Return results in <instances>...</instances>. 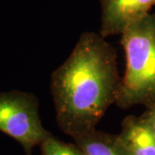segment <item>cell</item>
I'll use <instances>...</instances> for the list:
<instances>
[{"label": "cell", "instance_id": "cell-1", "mask_svg": "<svg viewBox=\"0 0 155 155\" xmlns=\"http://www.w3.org/2000/svg\"><path fill=\"white\" fill-rule=\"evenodd\" d=\"M122 78L116 48L100 34L84 32L50 79L56 122L72 139L96 129L116 104Z\"/></svg>", "mask_w": 155, "mask_h": 155}, {"label": "cell", "instance_id": "cell-2", "mask_svg": "<svg viewBox=\"0 0 155 155\" xmlns=\"http://www.w3.org/2000/svg\"><path fill=\"white\" fill-rule=\"evenodd\" d=\"M122 35L126 70L116 104L122 110L136 105L155 107V14L131 23Z\"/></svg>", "mask_w": 155, "mask_h": 155}, {"label": "cell", "instance_id": "cell-3", "mask_svg": "<svg viewBox=\"0 0 155 155\" xmlns=\"http://www.w3.org/2000/svg\"><path fill=\"white\" fill-rule=\"evenodd\" d=\"M39 107L37 97L30 92L0 91V131L17 140L27 155L51 134L42 125Z\"/></svg>", "mask_w": 155, "mask_h": 155}, {"label": "cell", "instance_id": "cell-4", "mask_svg": "<svg viewBox=\"0 0 155 155\" xmlns=\"http://www.w3.org/2000/svg\"><path fill=\"white\" fill-rule=\"evenodd\" d=\"M101 5L100 35L107 38L122 35L133 22L149 14L155 0H99Z\"/></svg>", "mask_w": 155, "mask_h": 155}, {"label": "cell", "instance_id": "cell-5", "mask_svg": "<svg viewBox=\"0 0 155 155\" xmlns=\"http://www.w3.org/2000/svg\"><path fill=\"white\" fill-rule=\"evenodd\" d=\"M118 138L127 155H155V134L140 116H127Z\"/></svg>", "mask_w": 155, "mask_h": 155}, {"label": "cell", "instance_id": "cell-6", "mask_svg": "<svg viewBox=\"0 0 155 155\" xmlns=\"http://www.w3.org/2000/svg\"><path fill=\"white\" fill-rule=\"evenodd\" d=\"M84 155H127L118 134L97 130V128L73 139Z\"/></svg>", "mask_w": 155, "mask_h": 155}, {"label": "cell", "instance_id": "cell-7", "mask_svg": "<svg viewBox=\"0 0 155 155\" xmlns=\"http://www.w3.org/2000/svg\"><path fill=\"white\" fill-rule=\"evenodd\" d=\"M41 155H84L76 143H67L55 138L52 134L40 145Z\"/></svg>", "mask_w": 155, "mask_h": 155}, {"label": "cell", "instance_id": "cell-8", "mask_svg": "<svg viewBox=\"0 0 155 155\" xmlns=\"http://www.w3.org/2000/svg\"><path fill=\"white\" fill-rule=\"evenodd\" d=\"M140 117L148 125V127L155 134V107L152 109H147V110Z\"/></svg>", "mask_w": 155, "mask_h": 155}]
</instances>
